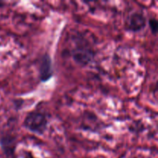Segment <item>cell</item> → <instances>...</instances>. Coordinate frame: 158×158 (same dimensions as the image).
Returning a JSON list of instances; mask_svg holds the SVG:
<instances>
[{
  "label": "cell",
  "instance_id": "1",
  "mask_svg": "<svg viewBox=\"0 0 158 158\" xmlns=\"http://www.w3.org/2000/svg\"><path fill=\"white\" fill-rule=\"evenodd\" d=\"M48 121L46 116L40 112L29 113L25 118L23 126L29 131L42 135L47 129Z\"/></svg>",
  "mask_w": 158,
  "mask_h": 158
},
{
  "label": "cell",
  "instance_id": "2",
  "mask_svg": "<svg viewBox=\"0 0 158 158\" xmlns=\"http://www.w3.org/2000/svg\"><path fill=\"white\" fill-rule=\"evenodd\" d=\"M127 29L133 32H138L146 26V18L141 12H134L127 19Z\"/></svg>",
  "mask_w": 158,
  "mask_h": 158
},
{
  "label": "cell",
  "instance_id": "3",
  "mask_svg": "<svg viewBox=\"0 0 158 158\" xmlns=\"http://www.w3.org/2000/svg\"><path fill=\"white\" fill-rule=\"evenodd\" d=\"M53 69H52V60L49 55L46 54L41 60L40 66V79L42 82H46L52 77Z\"/></svg>",
  "mask_w": 158,
  "mask_h": 158
},
{
  "label": "cell",
  "instance_id": "4",
  "mask_svg": "<svg viewBox=\"0 0 158 158\" xmlns=\"http://www.w3.org/2000/svg\"><path fill=\"white\" fill-rule=\"evenodd\" d=\"M73 55L74 60L81 65H86L89 63L94 56L92 52L86 48L76 49Z\"/></svg>",
  "mask_w": 158,
  "mask_h": 158
},
{
  "label": "cell",
  "instance_id": "5",
  "mask_svg": "<svg viewBox=\"0 0 158 158\" xmlns=\"http://www.w3.org/2000/svg\"><path fill=\"white\" fill-rule=\"evenodd\" d=\"M2 149L6 156L9 157L14 154L15 149V140L13 137L10 135L3 136L0 140Z\"/></svg>",
  "mask_w": 158,
  "mask_h": 158
},
{
  "label": "cell",
  "instance_id": "6",
  "mask_svg": "<svg viewBox=\"0 0 158 158\" xmlns=\"http://www.w3.org/2000/svg\"><path fill=\"white\" fill-rule=\"evenodd\" d=\"M149 26L151 28V32L154 34H156L157 32V26H158V23L157 20L155 18H151L149 20Z\"/></svg>",
  "mask_w": 158,
  "mask_h": 158
},
{
  "label": "cell",
  "instance_id": "7",
  "mask_svg": "<svg viewBox=\"0 0 158 158\" xmlns=\"http://www.w3.org/2000/svg\"><path fill=\"white\" fill-rule=\"evenodd\" d=\"M25 158H34V157H32L31 155H27Z\"/></svg>",
  "mask_w": 158,
  "mask_h": 158
}]
</instances>
